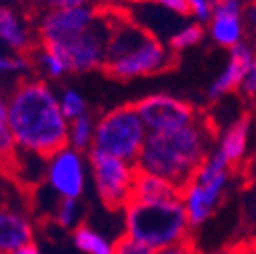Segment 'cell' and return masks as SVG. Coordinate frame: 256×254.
<instances>
[{
    "instance_id": "cell-1",
    "label": "cell",
    "mask_w": 256,
    "mask_h": 254,
    "mask_svg": "<svg viewBox=\"0 0 256 254\" xmlns=\"http://www.w3.org/2000/svg\"><path fill=\"white\" fill-rule=\"evenodd\" d=\"M8 124L18 148L49 158L68 144L70 120L45 82H22L8 98Z\"/></svg>"
},
{
    "instance_id": "cell-2",
    "label": "cell",
    "mask_w": 256,
    "mask_h": 254,
    "mask_svg": "<svg viewBox=\"0 0 256 254\" xmlns=\"http://www.w3.org/2000/svg\"><path fill=\"white\" fill-rule=\"evenodd\" d=\"M214 144V126L210 120L198 116L181 128L148 132L136 158V169L163 175L183 187L200 169Z\"/></svg>"
},
{
    "instance_id": "cell-3",
    "label": "cell",
    "mask_w": 256,
    "mask_h": 254,
    "mask_svg": "<svg viewBox=\"0 0 256 254\" xmlns=\"http://www.w3.org/2000/svg\"><path fill=\"white\" fill-rule=\"evenodd\" d=\"M175 51L128 18H110L104 72L116 80H132L167 72Z\"/></svg>"
},
{
    "instance_id": "cell-4",
    "label": "cell",
    "mask_w": 256,
    "mask_h": 254,
    "mask_svg": "<svg viewBox=\"0 0 256 254\" xmlns=\"http://www.w3.org/2000/svg\"><path fill=\"white\" fill-rule=\"evenodd\" d=\"M189 218L181 198L169 202H130L124 208V234L152 250L189 240Z\"/></svg>"
},
{
    "instance_id": "cell-5",
    "label": "cell",
    "mask_w": 256,
    "mask_h": 254,
    "mask_svg": "<svg viewBox=\"0 0 256 254\" xmlns=\"http://www.w3.org/2000/svg\"><path fill=\"white\" fill-rule=\"evenodd\" d=\"M234 171L236 169L226 158L212 148L194 177L181 187V202L185 206L191 228L204 226L218 214L230 192Z\"/></svg>"
},
{
    "instance_id": "cell-6",
    "label": "cell",
    "mask_w": 256,
    "mask_h": 254,
    "mask_svg": "<svg viewBox=\"0 0 256 254\" xmlns=\"http://www.w3.org/2000/svg\"><path fill=\"white\" fill-rule=\"evenodd\" d=\"M148 136L146 126L132 104L118 106L96 122L92 148L136 163Z\"/></svg>"
},
{
    "instance_id": "cell-7",
    "label": "cell",
    "mask_w": 256,
    "mask_h": 254,
    "mask_svg": "<svg viewBox=\"0 0 256 254\" xmlns=\"http://www.w3.org/2000/svg\"><path fill=\"white\" fill-rule=\"evenodd\" d=\"M88 161L92 169V179L102 204L108 210H124L132 202V185L136 175V163L126 158L90 148Z\"/></svg>"
},
{
    "instance_id": "cell-8",
    "label": "cell",
    "mask_w": 256,
    "mask_h": 254,
    "mask_svg": "<svg viewBox=\"0 0 256 254\" xmlns=\"http://www.w3.org/2000/svg\"><path fill=\"white\" fill-rule=\"evenodd\" d=\"M108 35H110V18H104L98 14L96 22L88 30H84V33L68 41L51 43L43 47H49L66 61L70 74H84V72L104 68Z\"/></svg>"
},
{
    "instance_id": "cell-9",
    "label": "cell",
    "mask_w": 256,
    "mask_h": 254,
    "mask_svg": "<svg viewBox=\"0 0 256 254\" xmlns=\"http://www.w3.org/2000/svg\"><path fill=\"white\" fill-rule=\"evenodd\" d=\"M134 106L148 132L175 130L198 118L194 106L171 94H148Z\"/></svg>"
},
{
    "instance_id": "cell-10",
    "label": "cell",
    "mask_w": 256,
    "mask_h": 254,
    "mask_svg": "<svg viewBox=\"0 0 256 254\" xmlns=\"http://www.w3.org/2000/svg\"><path fill=\"white\" fill-rule=\"evenodd\" d=\"M98 14H100V10L90 4L49 8L39 22L41 45L61 43V41H68V39L84 33V30H88L96 22Z\"/></svg>"
},
{
    "instance_id": "cell-11",
    "label": "cell",
    "mask_w": 256,
    "mask_h": 254,
    "mask_svg": "<svg viewBox=\"0 0 256 254\" xmlns=\"http://www.w3.org/2000/svg\"><path fill=\"white\" fill-rule=\"evenodd\" d=\"M47 183L59 198H80L86 187V165L82 150L61 146L47 158Z\"/></svg>"
},
{
    "instance_id": "cell-12",
    "label": "cell",
    "mask_w": 256,
    "mask_h": 254,
    "mask_svg": "<svg viewBox=\"0 0 256 254\" xmlns=\"http://www.w3.org/2000/svg\"><path fill=\"white\" fill-rule=\"evenodd\" d=\"M244 8L246 4L242 0H212V16L206 24L208 35L216 45L230 51L232 47L246 41L244 35L248 33V28Z\"/></svg>"
},
{
    "instance_id": "cell-13",
    "label": "cell",
    "mask_w": 256,
    "mask_h": 254,
    "mask_svg": "<svg viewBox=\"0 0 256 254\" xmlns=\"http://www.w3.org/2000/svg\"><path fill=\"white\" fill-rule=\"evenodd\" d=\"M252 142H254V118L250 114H242L216 136L214 148L234 169H240L246 161L252 158Z\"/></svg>"
},
{
    "instance_id": "cell-14",
    "label": "cell",
    "mask_w": 256,
    "mask_h": 254,
    "mask_svg": "<svg viewBox=\"0 0 256 254\" xmlns=\"http://www.w3.org/2000/svg\"><path fill=\"white\" fill-rule=\"evenodd\" d=\"M254 57H256V47L250 41H242L240 45L232 47L222 72L208 86V92H206L208 100L216 102V100L228 96V94H232V92H238V88H240V84L246 76V70L250 68Z\"/></svg>"
},
{
    "instance_id": "cell-15",
    "label": "cell",
    "mask_w": 256,
    "mask_h": 254,
    "mask_svg": "<svg viewBox=\"0 0 256 254\" xmlns=\"http://www.w3.org/2000/svg\"><path fill=\"white\" fill-rule=\"evenodd\" d=\"M33 242V226L26 216L0 206V254L18 250Z\"/></svg>"
},
{
    "instance_id": "cell-16",
    "label": "cell",
    "mask_w": 256,
    "mask_h": 254,
    "mask_svg": "<svg viewBox=\"0 0 256 254\" xmlns=\"http://www.w3.org/2000/svg\"><path fill=\"white\" fill-rule=\"evenodd\" d=\"M181 198V185L156 173L136 169L132 202H169Z\"/></svg>"
},
{
    "instance_id": "cell-17",
    "label": "cell",
    "mask_w": 256,
    "mask_h": 254,
    "mask_svg": "<svg viewBox=\"0 0 256 254\" xmlns=\"http://www.w3.org/2000/svg\"><path fill=\"white\" fill-rule=\"evenodd\" d=\"M0 41L18 53H26L33 47L28 28L24 26L22 18L8 6H0Z\"/></svg>"
},
{
    "instance_id": "cell-18",
    "label": "cell",
    "mask_w": 256,
    "mask_h": 254,
    "mask_svg": "<svg viewBox=\"0 0 256 254\" xmlns=\"http://www.w3.org/2000/svg\"><path fill=\"white\" fill-rule=\"evenodd\" d=\"M74 244L86 254H114V244L86 224L74 228Z\"/></svg>"
},
{
    "instance_id": "cell-19",
    "label": "cell",
    "mask_w": 256,
    "mask_h": 254,
    "mask_svg": "<svg viewBox=\"0 0 256 254\" xmlns=\"http://www.w3.org/2000/svg\"><path fill=\"white\" fill-rule=\"evenodd\" d=\"M94 132H96V122L94 118L86 112L84 116L76 118L70 122V136H68V144H72L78 150H90L92 142H94Z\"/></svg>"
},
{
    "instance_id": "cell-20",
    "label": "cell",
    "mask_w": 256,
    "mask_h": 254,
    "mask_svg": "<svg viewBox=\"0 0 256 254\" xmlns=\"http://www.w3.org/2000/svg\"><path fill=\"white\" fill-rule=\"evenodd\" d=\"M204 37H206V26H204V22L196 20V22H189V24L177 28L175 33L169 37V43L167 45L175 53H181L185 49H191V47L200 45L204 41Z\"/></svg>"
},
{
    "instance_id": "cell-21",
    "label": "cell",
    "mask_w": 256,
    "mask_h": 254,
    "mask_svg": "<svg viewBox=\"0 0 256 254\" xmlns=\"http://www.w3.org/2000/svg\"><path fill=\"white\" fill-rule=\"evenodd\" d=\"M242 220L248 234L256 238V167L250 169L246 187H244V198H242Z\"/></svg>"
},
{
    "instance_id": "cell-22",
    "label": "cell",
    "mask_w": 256,
    "mask_h": 254,
    "mask_svg": "<svg viewBox=\"0 0 256 254\" xmlns=\"http://www.w3.org/2000/svg\"><path fill=\"white\" fill-rule=\"evenodd\" d=\"M80 216H82V206H80V198H61L57 212H55V220L61 228L66 230H74L76 226H80Z\"/></svg>"
},
{
    "instance_id": "cell-23",
    "label": "cell",
    "mask_w": 256,
    "mask_h": 254,
    "mask_svg": "<svg viewBox=\"0 0 256 254\" xmlns=\"http://www.w3.org/2000/svg\"><path fill=\"white\" fill-rule=\"evenodd\" d=\"M59 104H61V110H63V116H66L70 122L84 116L88 112V104H86V98L78 90H72V88H66L61 94H59Z\"/></svg>"
},
{
    "instance_id": "cell-24",
    "label": "cell",
    "mask_w": 256,
    "mask_h": 254,
    "mask_svg": "<svg viewBox=\"0 0 256 254\" xmlns=\"http://www.w3.org/2000/svg\"><path fill=\"white\" fill-rule=\"evenodd\" d=\"M30 70L28 53H0V78L4 76H18Z\"/></svg>"
},
{
    "instance_id": "cell-25",
    "label": "cell",
    "mask_w": 256,
    "mask_h": 254,
    "mask_svg": "<svg viewBox=\"0 0 256 254\" xmlns=\"http://www.w3.org/2000/svg\"><path fill=\"white\" fill-rule=\"evenodd\" d=\"M37 61H39L41 70H43L49 78H53V80H59V78H63L66 74H70L66 61H63L55 51H51L49 47H43V45H41V51H39Z\"/></svg>"
},
{
    "instance_id": "cell-26",
    "label": "cell",
    "mask_w": 256,
    "mask_h": 254,
    "mask_svg": "<svg viewBox=\"0 0 256 254\" xmlns=\"http://www.w3.org/2000/svg\"><path fill=\"white\" fill-rule=\"evenodd\" d=\"M16 138L8 124V118H0V163L10 161L16 150Z\"/></svg>"
},
{
    "instance_id": "cell-27",
    "label": "cell",
    "mask_w": 256,
    "mask_h": 254,
    "mask_svg": "<svg viewBox=\"0 0 256 254\" xmlns=\"http://www.w3.org/2000/svg\"><path fill=\"white\" fill-rule=\"evenodd\" d=\"M114 254H154V250L144 242L124 234L114 242Z\"/></svg>"
},
{
    "instance_id": "cell-28",
    "label": "cell",
    "mask_w": 256,
    "mask_h": 254,
    "mask_svg": "<svg viewBox=\"0 0 256 254\" xmlns=\"http://www.w3.org/2000/svg\"><path fill=\"white\" fill-rule=\"evenodd\" d=\"M238 94L242 98L250 100V102H256V57L250 63V68L246 70V76H244V80L238 88Z\"/></svg>"
},
{
    "instance_id": "cell-29",
    "label": "cell",
    "mask_w": 256,
    "mask_h": 254,
    "mask_svg": "<svg viewBox=\"0 0 256 254\" xmlns=\"http://www.w3.org/2000/svg\"><path fill=\"white\" fill-rule=\"evenodd\" d=\"M189 4V10H191V16L200 22H208L210 16H212V0H187Z\"/></svg>"
},
{
    "instance_id": "cell-30",
    "label": "cell",
    "mask_w": 256,
    "mask_h": 254,
    "mask_svg": "<svg viewBox=\"0 0 256 254\" xmlns=\"http://www.w3.org/2000/svg\"><path fill=\"white\" fill-rule=\"evenodd\" d=\"M146 2L156 4V6H161V8H165L173 14H179V16H189L191 14L187 0H146Z\"/></svg>"
},
{
    "instance_id": "cell-31",
    "label": "cell",
    "mask_w": 256,
    "mask_h": 254,
    "mask_svg": "<svg viewBox=\"0 0 256 254\" xmlns=\"http://www.w3.org/2000/svg\"><path fill=\"white\" fill-rule=\"evenodd\" d=\"M154 254H200V252H198L196 244L191 242V240H183V242H177L173 246L154 250Z\"/></svg>"
},
{
    "instance_id": "cell-32",
    "label": "cell",
    "mask_w": 256,
    "mask_h": 254,
    "mask_svg": "<svg viewBox=\"0 0 256 254\" xmlns=\"http://www.w3.org/2000/svg\"><path fill=\"white\" fill-rule=\"evenodd\" d=\"M244 18H246V28H248V33L256 39V0H248V2H246Z\"/></svg>"
},
{
    "instance_id": "cell-33",
    "label": "cell",
    "mask_w": 256,
    "mask_h": 254,
    "mask_svg": "<svg viewBox=\"0 0 256 254\" xmlns=\"http://www.w3.org/2000/svg\"><path fill=\"white\" fill-rule=\"evenodd\" d=\"M49 8H61V6H80V4H90V0H41Z\"/></svg>"
},
{
    "instance_id": "cell-34",
    "label": "cell",
    "mask_w": 256,
    "mask_h": 254,
    "mask_svg": "<svg viewBox=\"0 0 256 254\" xmlns=\"http://www.w3.org/2000/svg\"><path fill=\"white\" fill-rule=\"evenodd\" d=\"M206 254H248V252H246V246H222Z\"/></svg>"
},
{
    "instance_id": "cell-35",
    "label": "cell",
    "mask_w": 256,
    "mask_h": 254,
    "mask_svg": "<svg viewBox=\"0 0 256 254\" xmlns=\"http://www.w3.org/2000/svg\"><path fill=\"white\" fill-rule=\"evenodd\" d=\"M6 254H41V250L37 248L35 242H30V244H26V246H22V248H18V250L6 252Z\"/></svg>"
},
{
    "instance_id": "cell-36",
    "label": "cell",
    "mask_w": 256,
    "mask_h": 254,
    "mask_svg": "<svg viewBox=\"0 0 256 254\" xmlns=\"http://www.w3.org/2000/svg\"><path fill=\"white\" fill-rule=\"evenodd\" d=\"M252 167H256V118H254V142H252V158H250Z\"/></svg>"
}]
</instances>
